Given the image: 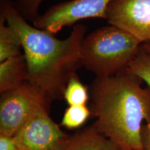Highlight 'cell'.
Masks as SVG:
<instances>
[{
	"instance_id": "obj_1",
	"label": "cell",
	"mask_w": 150,
	"mask_h": 150,
	"mask_svg": "<svg viewBox=\"0 0 150 150\" xmlns=\"http://www.w3.org/2000/svg\"><path fill=\"white\" fill-rule=\"evenodd\" d=\"M1 16L21 40L28 67V83L50 102L63 99L68 81L83 66L81 45L87 27L77 24L60 40L28 23L9 0H1Z\"/></svg>"
},
{
	"instance_id": "obj_2",
	"label": "cell",
	"mask_w": 150,
	"mask_h": 150,
	"mask_svg": "<svg viewBox=\"0 0 150 150\" xmlns=\"http://www.w3.org/2000/svg\"><path fill=\"white\" fill-rule=\"evenodd\" d=\"M125 71L109 77H95L89 87L90 109L99 132L125 150H144L141 131L150 122V88Z\"/></svg>"
},
{
	"instance_id": "obj_3",
	"label": "cell",
	"mask_w": 150,
	"mask_h": 150,
	"mask_svg": "<svg viewBox=\"0 0 150 150\" xmlns=\"http://www.w3.org/2000/svg\"><path fill=\"white\" fill-rule=\"evenodd\" d=\"M141 45L131 33L109 24L84 38L81 45L83 66L96 77H109L125 72Z\"/></svg>"
},
{
	"instance_id": "obj_4",
	"label": "cell",
	"mask_w": 150,
	"mask_h": 150,
	"mask_svg": "<svg viewBox=\"0 0 150 150\" xmlns=\"http://www.w3.org/2000/svg\"><path fill=\"white\" fill-rule=\"evenodd\" d=\"M50 102L28 82L18 88L1 94L0 134L13 137L38 112L50 110Z\"/></svg>"
},
{
	"instance_id": "obj_5",
	"label": "cell",
	"mask_w": 150,
	"mask_h": 150,
	"mask_svg": "<svg viewBox=\"0 0 150 150\" xmlns=\"http://www.w3.org/2000/svg\"><path fill=\"white\" fill-rule=\"evenodd\" d=\"M111 0H70L50 7L33 21L38 29L55 35L65 27L88 18L106 20Z\"/></svg>"
},
{
	"instance_id": "obj_6",
	"label": "cell",
	"mask_w": 150,
	"mask_h": 150,
	"mask_svg": "<svg viewBox=\"0 0 150 150\" xmlns=\"http://www.w3.org/2000/svg\"><path fill=\"white\" fill-rule=\"evenodd\" d=\"M18 150H63L70 138L50 117L49 110L31 117L13 136Z\"/></svg>"
},
{
	"instance_id": "obj_7",
	"label": "cell",
	"mask_w": 150,
	"mask_h": 150,
	"mask_svg": "<svg viewBox=\"0 0 150 150\" xmlns=\"http://www.w3.org/2000/svg\"><path fill=\"white\" fill-rule=\"evenodd\" d=\"M106 21L127 31L142 43L150 42V0H111Z\"/></svg>"
},
{
	"instance_id": "obj_8",
	"label": "cell",
	"mask_w": 150,
	"mask_h": 150,
	"mask_svg": "<svg viewBox=\"0 0 150 150\" xmlns=\"http://www.w3.org/2000/svg\"><path fill=\"white\" fill-rule=\"evenodd\" d=\"M63 150H125L97 130L95 125L70 135L68 143Z\"/></svg>"
},
{
	"instance_id": "obj_9",
	"label": "cell",
	"mask_w": 150,
	"mask_h": 150,
	"mask_svg": "<svg viewBox=\"0 0 150 150\" xmlns=\"http://www.w3.org/2000/svg\"><path fill=\"white\" fill-rule=\"evenodd\" d=\"M28 81V67L24 54L0 63V93L18 88Z\"/></svg>"
},
{
	"instance_id": "obj_10",
	"label": "cell",
	"mask_w": 150,
	"mask_h": 150,
	"mask_svg": "<svg viewBox=\"0 0 150 150\" xmlns=\"http://www.w3.org/2000/svg\"><path fill=\"white\" fill-rule=\"evenodd\" d=\"M20 38L8 25L2 16L0 18V63L22 53Z\"/></svg>"
},
{
	"instance_id": "obj_11",
	"label": "cell",
	"mask_w": 150,
	"mask_h": 150,
	"mask_svg": "<svg viewBox=\"0 0 150 150\" xmlns=\"http://www.w3.org/2000/svg\"><path fill=\"white\" fill-rule=\"evenodd\" d=\"M63 99L69 106L87 104L90 99L89 88L82 83L76 74L73 75L67 82L63 93Z\"/></svg>"
},
{
	"instance_id": "obj_12",
	"label": "cell",
	"mask_w": 150,
	"mask_h": 150,
	"mask_svg": "<svg viewBox=\"0 0 150 150\" xmlns=\"http://www.w3.org/2000/svg\"><path fill=\"white\" fill-rule=\"evenodd\" d=\"M91 115V110L86 105L69 106L62 117L61 125L68 129L79 128L88 120Z\"/></svg>"
},
{
	"instance_id": "obj_13",
	"label": "cell",
	"mask_w": 150,
	"mask_h": 150,
	"mask_svg": "<svg viewBox=\"0 0 150 150\" xmlns=\"http://www.w3.org/2000/svg\"><path fill=\"white\" fill-rule=\"evenodd\" d=\"M127 72L136 75L145 82L150 88V56L141 47L138 55L127 69Z\"/></svg>"
},
{
	"instance_id": "obj_14",
	"label": "cell",
	"mask_w": 150,
	"mask_h": 150,
	"mask_svg": "<svg viewBox=\"0 0 150 150\" xmlns=\"http://www.w3.org/2000/svg\"><path fill=\"white\" fill-rule=\"evenodd\" d=\"M43 1L44 0H18L15 6L24 18L33 21L39 16L38 9Z\"/></svg>"
},
{
	"instance_id": "obj_15",
	"label": "cell",
	"mask_w": 150,
	"mask_h": 150,
	"mask_svg": "<svg viewBox=\"0 0 150 150\" xmlns=\"http://www.w3.org/2000/svg\"><path fill=\"white\" fill-rule=\"evenodd\" d=\"M0 150H18L14 137L0 134Z\"/></svg>"
},
{
	"instance_id": "obj_16",
	"label": "cell",
	"mask_w": 150,
	"mask_h": 150,
	"mask_svg": "<svg viewBox=\"0 0 150 150\" xmlns=\"http://www.w3.org/2000/svg\"><path fill=\"white\" fill-rule=\"evenodd\" d=\"M142 145L144 150H150V122L144 124L141 131Z\"/></svg>"
},
{
	"instance_id": "obj_17",
	"label": "cell",
	"mask_w": 150,
	"mask_h": 150,
	"mask_svg": "<svg viewBox=\"0 0 150 150\" xmlns=\"http://www.w3.org/2000/svg\"><path fill=\"white\" fill-rule=\"evenodd\" d=\"M141 47L146 53L148 54L150 56V42L142 43L141 45Z\"/></svg>"
},
{
	"instance_id": "obj_18",
	"label": "cell",
	"mask_w": 150,
	"mask_h": 150,
	"mask_svg": "<svg viewBox=\"0 0 150 150\" xmlns=\"http://www.w3.org/2000/svg\"><path fill=\"white\" fill-rule=\"evenodd\" d=\"M133 150H137V149H133Z\"/></svg>"
}]
</instances>
